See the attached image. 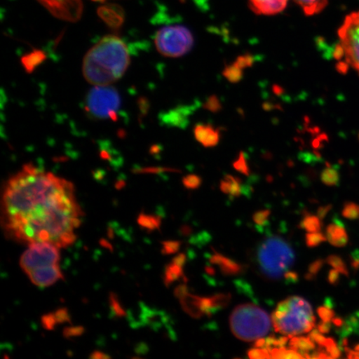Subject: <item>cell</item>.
Wrapping results in <instances>:
<instances>
[{
  "label": "cell",
  "mask_w": 359,
  "mask_h": 359,
  "mask_svg": "<svg viewBox=\"0 0 359 359\" xmlns=\"http://www.w3.org/2000/svg\"><path fill=\"white\" fill-rule=\"evenodd\" d=\"M2 205L7 236L29 245L48 241L60 248L71 245L83 217L73 184L32 165L8 180Z\"/></svg>",
  "instance_id": "6da1fadb"
},
{
  "label": "cell",
  "mask_w": 359,
  "mask_h": 359,
  "mask_svg": "<svg viewBox=\"0 0 359 359\" xmlns=\"http://www.w3.org/2000/svg\"><path fill=\"white\" fill-rule=\"evenodd\" d=\"M130 61L128 48L123 40L116 35H107L85 55L83 74L94 86H106L123 77Z\"/></svg>",
  "instance_id": "7a4b0ae2"
},
{
  "label": "cell",
  "mask_w": 359,
  "mask_h": 359,
  "mask_svg": "<svg viewBox=\"0 0 359 359\" xmlns=\"http://www.w3.org/2000/svg\"><path fill=\"white\" fill-rule=\"evenodd\" d=\"M271 318L273 330L290 338L311 333L316 323L311 304L299 296L283 300Z\"/></svg>",
  "instance_id": "3957f363"
},
{
  "label": "cell",
  "mask_w": 359,
  "mask_h": 359,
  "mask_svg": "<svg viewBox=\"0 0 359 359\" xmlns=\"http://www.w3.org/2000/svg\"><path fill=\"white\" fill-rule=\"evenodd\" d=\"M294 260L293 249L281 237H268L258 247L257 262L260 273L267 280L281 279Z\"/></svg>",
  "instance_id": "277c9868"
},
{
  "label": "cell",
  "mask_w": 359,
  "mask_h": 359,
  "mask_svg": "<svg viewBox=\"0 0 359 359\" xmlns=\"http://www.w3.org/2000/svg\"><path fill=\"white\" fill-rule=\"evenodd\" d=\"M272 318L253 304L238 305L230 317V326L237 339L251 342L266 336L271 330Z\"/></svg>",
  "instance_id": "5b68a950"
},
{
  "label": "cell",
  "mask_w": 359,
  "mask_h": 359,
  "mask_svg": "<svg viewBox=\"0 0 359 359\" xmlns=\"http://www.w3.org/2000/svg\"><path fill=\"white\" fill-rule=\"evenodd\" d=\"M194 38L189 29L182 25L163 27L157 31L155 45L163 56L179 57L191 50Z\"/></svg>",
  "instance_id": "8992f818"
},
{
  "label": "cell",
  "mask_w": 359,
  "mask_h": 359,
  "mask_svg": "<svg viewBox=\"0 0 359 359\" xmlns=\"http://www.w3.org/2000/svg\"><path fill=\"white\" fill-rule=\"evenodd\" d=\"M343 61L359 75V11L349 13L338 31Z\"/></svg>",
  "instance_id": "52a82bcc"
},
{
  "label": "cell",
  "mask_w": 359,
  "mask_h": 359,
  "mask_svg": "<svg viewBox=\"0 0 359 359\" xmlns=\"http://www.w3.org/2000/svg\"><path fill=\"white\" fill-rule=\"evenodd\" d=\"M119 93L114 88L95 86L88 94L86 109L89 114L98 119H115L120 107Z\"/></svg>",
  "instance_id": "ba28073f"
},
{
  "label": "cell",
  "mask_w": 359,
  "mask_h": 359,
  "mask_svg": "<svg viewBox=\"0 0 359 359\" xmlns=\"http://www.w3.org/2000/svg\"><path fill=\"white\" fill-rule=\"evenodd\" d=\"M60 247L51 242H34L29 244L20 258V267L26 273L34 269L55 266L60 259Z\"/></svg>",
  "instance_id": "9c48e42d"
},
{
  "label": "cell",
  "mask_w": 359,
  "mask_h": 359,
  "mask_svg": "<svg viewBox=\"0 0 359 359\" xmlns=\"http://www.w3.org/2000/svg\"><path fill=\"white\" fill-rule=\"evenodd\" d=\"M57 19L77 21L83 12L82 0H38Z\"/></svg>",
  "instance_id": "30bf717a"
},
{
  "label": "cell",
  "mask_w": 359,
  "mask_h": 359,
  "mask_svg": "<svg viewBox=\"0 0 359 359\" xmlns=\"http://www.w3.org/2000/svg\"><path fill=\"white\" fill-rule=\"evenodd\" d=\"M27 276L34 285L41 287V288L51 286L57 281L64 280V276H62L58 264L34 269V271L27 273Z\"/></svg>",
  "instance_id": "8fae6325"
},
{
  "label": "cell",
  "mask_w": 359,
  "mask_h": 359,
  "mask_svg": "<svg viewBox=\"0 0 359 359\" xmlns=\"http://www.w3.org/2000/svg\"><path fill=\"white\" fill-rule=\"evenodd\" d=\"M289 0H249L251 10L259 15H275L285 10Z\"/></svg>",
  "instance_id": "7c38bea8"
},
{
  "label": "cell",
  "mask_w": 359,
  "mask_h": 359,
  "mask_svg": "<svg viewBox=\"0 0 359 359\" xmlns=\"http://www.w3.org/2000/svg\"><path fill=\"white\" fill-rule=\"evenodd\" d=\"M209 262L212 266H218L224 276H238L244 271V266H241V264L224 257V255L217 252V251L210 255Z\"/></svg>",
  "instance_id": "4fadbf2b"
},
{
  "label": "cell",
  "mask_w": 359,
  "mask_h": 359,
  "mask_svg": "<svg viewBox=\"0 0 359 359\" xmlns=\"http://www.w3.org/2000/svg\"><path fill=\"white\" fill-rule=\"evenodd\" d=\"M196 140L205 147H214L218 145L221 139L219 130L208 124H197L194 128Z\"/></svg>",
  "instance_id": "5bb4252c"
},
{
  "label": "cell",
  "mask_w": 359,
  "mask_h": 359,
  "mask_svg": "<svg viewBox=\"0 0 359 359\" xmlns=\"http://www.w3.org/2000/svg\"><path fill=\"white\" fill-rule=\"evenodd\" d=\"M327 241L335 247H344L348 243V236L344 224L339 219H335L333 224H329L326 229Z\"/></svg>",
  "instance_id": "9a60e30c"
},
{
  "label": "cell",
  "mask_w": 359,
  "mask_h": 359,
  "mask_svg": "<svg viewBox=\"0 0 359 359\" xmlns=\"http://www.w3.org/2000/svg\"><path fill=\"white\" fill-rule=\"evenodd\" d=\"M98 15L111 28H119L124 21L123 8L116 4H107L98 10Z\"/></svg>",
  "instance_id": "2e32d148"
},
{
  "label": "cell",
  "mask_w": 359,
  "mask_h": 359,
  "mask_svg": "<svg viewBox=\"0 0 359 359\" xmlns=\"http://www.w3.org/2000/svg\"><path fill=\"white\" fill-rule=\"evenodd\" d=\"M243 187L241 180L239 177L232 176V175H226L219 183V189L231 198L239 197L243 194Z\"/></svg>",
  "instance_id": "e0dca14e"
},
{
  "label": "cell",
  "mask_w": 359,
  "mask_h": 359,
  "mask_svg": "<svg viewBox=\"0 0 359 359\" xmlns=\"http://www.w3.org/2000/svg\"><path fill=\"white\" fill-rule=\"evenodd\" d=\"M179 300L184 311L192 318H200L205 316L203 311H202L201 297L200 296L189 293Z\"/></svg>",
  "instance_id": "ac0fdd59"
},
{
  "label": "cell",
  "mask_w": 359,
  "mask_h": 359,
  "mask_svg": "<svg viewBox=\"0 0 359 359\" xmlns=\"http://www.w3.org/2000/svg\"><path fill=\"white\" fill-rule=\"evenodd\" d=\"M289 344L290 348L302 353L304 358H311L309 353L316 348V343L309 337L298 335L291 337Z\"/></svg>",
  "instance_id": "d6986e66"
},
{
  "label": "cell",
  "mask_w": 359,
  "mask_h": 359,
  "mask_svg": "<svg viewBox=\"0 0 359 359\" xmlns=\"http://www.w3.org/2000/svg\"><path fill=\"white\" fill-rule=\"evenodd\" d=\"M307 16L321 13L327 6V0H294Z\"/></svg>",
  "instance_id": "ffe728a7"
},
{
  "label": "cell",
  "mask_w": 359,
  "mask_h": 359,
  "mask_svg": "<svg viewBox=\"0 0 359 359\" xmlns=\"http://www.w3.org/2000/svg\"><path fill=\"white\" fill-rule=\"evenodd\" d=\"M46 60L45 53L40 50H34L21 58V62L25 70L31 74Z\"/></svg>",
  "instance_id": "44dd1931"
},
{
  "label": "cell",
  "mask_w": 359,
  "mask_h": 359,
  "mask_svg": "<svg viewBox=\"0 0 359 359\" xmlns=\"http://www.w3.org/2000/svg\"><path fill=\"white\" fill-rule=\"evenodd\" d=\"M184 279L187 282V278L184 276L182 267L174 263L168 264L165 269L164 283L165 285L169 287L172 283Z\"/></svg>",
  "instance_id": "7402d4cb"
},
{
  "label": "cell",
  "mask_w": 359,
  "mask_h": 359,
  "mask_svg": "<svg viewBox=\"0 0 359 359\" xmlns=\"http://www.w3.org/2000/svg\"><path fill=\"white\" fill-rule=\"evenodd\" d=\"M137 223L142 228L151 232L158 230L161 227V218L158 215L141 213L137 218Z\"/></svg>",
  "instance_id": "603a6c76"
},
{
  "label": "cell",
  "mask_w": 359,
  "mask_h": 359,
  "mask_svg": "<svg viewBox=\"0 0 359 359\" xmlns=\"http://www.w3.org/2000/svg\"><path fill=\"white\" fill-rule=\"evenodd\" d=\"M323 226L322 219L318 215L306 213L299 223V227L307 232H318Z\"/></svg>",
  "instance_id": "cb8c5ba5"
},
{
  "label": "cell",
  "mask_w": 359,
  "mask_h": 359,
  "mask_svg": "<svg viewBox=\"0 0 359 359\" xmlns=\"http://www.w3.org/2000/svg\"><path fill=\"white\" fill-rule=\"evenodd\" d=\"M223 76L229 82L237 83L241 82L242 79H243L244 69H242L241 67L238 66L234 62L233 64L224 67Z\"/></svg>",
  "instance_id": "d4e9b609"
},
{
  "label": "cell",
  "mask_w": 359,
  "mask_h": 359,
  "mask_svg": "<svg viewBox=\"0 0 359 359\" xmlns=\"http://www.w3.org/2000/svg\"><path fill=\"white\" fill-rule=\"evenodd\" d=\"M320 179L323 183L327 187L338 186L339 183V173L338 170L329 165L321 173Z\"/></svg>",
  "instance_id": "484cf974"
},
{
  "label": "cell",
  "mask_w": 359,
  "mask_h": 359,
  "mask_svg": "<svg viewBox=\"0 0 359 359\" xmlns=\"http://www.w3.org/2000/svg\"><path fill=\"white\" fill-rule=\"evenodd\" d=\"M231 294L230 293H219L210 296L212 302V316L222 309L226 308L231 302Z\"/></svg>",
  "instance_id": "4316f807"
},
{
  "label": "cell",
  "mask_w": 359,
  "mask_h": 359,
  "mask_svg": "<svg viewBox=\"0 0 359 359\" xmlns=\"http://www.w3.org/2000/svg\"><path fill=\"white\" fill-rule=\"evenodd\" d=\"M269 352L272 358H304L302 353L291 348H273Z\"/></svg>",
  "instance_id": "83f0119b"
},
{
  "label": "cell",
  "mask_w": 359,
  "mask_h": 359,
  "mask_svg": "<svg viewBox=\"0 0 359 359\" xmlns=\"http://www.w3.org/2000/svg\"><path fill=\"white\" fill-rule=\"evenodd\" d=\"M326 262L329 264L330 266L339 271L342 275L348 276L349 272L346 264L344 263L343 259L339 257V255H330V257L326 259Z\"/></svg>",
  "instance_id": "f1b7e54d"
},
{
  "label": "cell",
  "mask_w": 359,
  "mask_h": 359,
  "mask_svg": "<svg viewBox=\"0 0 359 359\" xmlns=\"http://www.w3.org/2000/svg\"><path fill=\"white\" fill-rule=\"evenodd\" d=\"M233 168H234L237 172L245 175V176H250V169L248 164V161L246 159V156L244 152H241L238 156L237 159L233 163Z\"/></svg>",
  "instance_id": "f546056e"
},
{
  "label": "cell",
  "mask_w": 359,
  "mask_h": 359,
  "mask_svg": "<svg viewBox=\"0 0 359 359\" xmlns=\"http://www.w3.org/2000/svg\"><path fill=\"white\" fill-rule=\"evenodd\" d=\"M305 240H306V245L309 247V248H313V247L324 243V242L327 241V237L320 231L309 232L308 234L305 236Z\"/></svg>",
  "instance_id": "4dcf8cb0"
},
{
  "label": "cell",
  "mask_w": 359,
  "mask_h": 359,
  "mask_svg": "<svg viewBox=\"0 0 359 359\" xmlns=\"http://www.w3.org/2000/svg\"><path fill=\"white\" fill-rule=\"evenodd\" d=\"M109 304L111 313L114 314V317L122 318L126 316V311L121 305L118 296L114 293H111L109 295Z\"/></svg>",
  "instance_id": "1f68e13d"
},
{
  "label": "cell",
  "mask_w": 359,
  "mask_h": 359,
  "mask_svg": "<svg viewBox=\"0 0 359 359\" xmlns=\"http://www.w3.org/2000/svg\"><path fill=\"white\" fill-rule=\"evenodd\" d=\"M325 263V260L322 259H318L316 262H313L308 268L306 275H305V279L309 281H312L316 279L318 273H320L323 266Z\"/></svg>",
  "instance_id": "d6a6232c"
},
{
  "label": "cell",
  "mask_w": 359,
  "mask_h": 359,
  "mask_svg": "<svg viewBox=\"0 0 359 359\" xmlns=\"http://www.w3.org/2000/svg\"><path fill=\"white\" fill-rule=\"evenodd\" d=\"M342 215L348 219H359V205L353 202H346L344 205Z\"/></svg>",
  "instance_id": "836d02e7"
},
{
  "label": "cell",
  "mask_w": 359,
  "mask_h": 359,
  "mask_svg": "<svg viewBox=\"0 0 359 359\" xmlns=\"http://www.w3.org/2000/svg\"><path fill=\"white\" fill-rule=\"evenodd\" d=\"M271 212L269 210H260L253 215V221L257 227H266Z\"/></svg>",
  "instance_id": "e575fe53"
},
{
  "label": "cell",
  "mask_w": 359,
  "mask_h": 359,
  "mask_svg": "<svg viewBox=\"0 0 359 359\" xmlns=\"http://www.w3.org/2000/svg\"><path fill=\"white\" fill-rule=\"evenodd\" d=\"M182 183L187 189L196 190L201 186L202 179L197 175L191 174L183 178Z\"/></svg>",
  "instance_id": "d590c367"
},
{
  "label": "cell",
  "mask_w": 359,
  "mask_h": 359,
  "mask_svg": "<svg viewBox=\"0 0 359 359\" xmlns=\"http://www.w3.org/2000/svg\"><path fill=\"white\" fill-rule=\"evenodd\" d=\"M204 109L209 111L214 112V114H217V112L219 111L222 109V105L221 101H219V97L215 95H212L208 97V100L204 103Z\"/></svg>",
  "instance_id": "8d00e7d4"
},
{
  "label": "cell",
  "mask_w": 359,
  "mask_h": 359,
  "mask_svg": "<svg viewBox=\"0 0 359 359\" xmlns=\"http://www.w3.org/2000/svg\"><path fill=\"white\" fill-rule=\"evenodd\" d=\"M324 348L331 358H339L341 356V348L338 346L334 339L327 338Z\"/></svg>",
  "instance_id": "74e56055"
},
{
  "label": "cell",
  "mask_w": 359,
  "mask_h": 359,
  "mask_svg": "<svg viewBox=\"0 0 359 359\" xmlns=\"http://www.w3.org/2000/svg\"><path fill=\"white\" fill-rule=\"evenodd\" d=\"M181 242L177 241H163L161 252L167 255L176 254L178 252L180 248H181Z\"/></svg>",
  "instance_id": "f35d334b"
},
{
  "label": "cell",
  "mask_w": 359,
  "mask_h": 359,
  "mask_svg": "<svg viewBox=\"0 0 359 359\" xmlns=\"http://www.w3.org/2000/svg\"><path fill=\"white\" fill-rule=\"evenodd\" d=\"M317 313L318 316H320L322 321L331 322L335 317V313L333 311V309L325 306V305H323V306L318 307L317 309Z\"/></svg>",
  "instance_id": "ab89813d"
},
{
  "label": "cell",
  "mask_w": 359,
  "mask_h": 359,
  "mask_svg": "<svg viewBox=\"0 0 359 359\" xmlns=\"http://www.w3.org/2000/svg\"><path fill=\"white\" fill-rule=\"evenodd\" d=\"M248 357L251 359L272 358L269 350L255 347L249 350Z\"/></svg>",
  "instance_id": "60d3db41"
},
{
  "label": "cell",
  "mask_w": 359,
  "mask_h": 359,
  "mask_svg": "<svg viewBox=\"0 0 359 359\" xmlns=\"http://www.w3.org/2000/svg\"><path fill=\"white\" fill-rule=\"evenodd\" d=\"M41 323L44 329L47 330H55V326L57 325L55 313H53L45 314L41 318Z\"/></svg>",
  "instance_id": "b9f144b4"
},
{
  "label": "cell",
  "mask_w": 359,
  "mask_h": 359,
  "mask_svg": "<svg viewBox=\"0 0 359 359\" xmlns=\"http://www.w3.org/2000/svg\"><path fill=\"white\" fill-rule=\"evenodd\" d=\"M84 333V327L82 326L67 327L64 330V336L66 339L74 338Z\"/></svg>",
  "instance_id": "7bdbcfd3"
},
{
  "label": "cell",
  "mask_w": 359,
  "mask_h": 359,
  "mask_svg": "<svg viewBox=\"0 0 359 359\" xmlns=\"http://www.w3.org/2000/svg\"><path fill=\"white\" fill-rule=\"evenodd\" d=\"M314 343L318 345L320 348H325L327 339L320 331L317 330H313L311 331V334L309 335Z\"/></svg>",
  "instance_id": "ee69618b"
},
{
  "label": "cell",
  "mask_w": 359,
  "mask_h": 359,
  "mask_svg": "<svg viewBox=\"0 0 359 359\" xmlns=\"http://www.w3.org/2000/svg\"><path fill=\"white\" fill-rule=\"evenodd\" d=\"M236 64L240 66L242 69H246V67H252L254 64V57L251 55H244L237 57Z\"/></svg>",
  "instance_id": "f6af8a7d"
},
{
  "label": "cell",
  "mask_w": 359,
  "mask_h": 359,
  "mask_svg": "<svg viewBox=\"0 0 359 359\" xmlns=\"http://www.w3.org/2000/svg\"><path fill=\"white\" fill-rule=\"evenodd\" d=\"M235 285L240 293L245 294L249 296V297H252L254 295L252 288H251V286L247 284L246 282L243 280H236L235 281Z\"/></svg>",
  "instance_id": "bcb514c9"
},
{
  "label": "cell",
  "mask_w": 359,
  "mask_h": 359,
  "mask_svg": "<svg viewBox=\"0 0 359 359\" xmlns=\"http://www.w3.org/2000/svg\"><path fill=\"white\" fill-rule=\"evenodd\" d=\"M55 316L57 324H65V323H70V316L69 311L65 308L57 309L55 313Z\"/></svg>",
  "instance_id": "7dc6e473"
},
{
  "label": "cell",
  "mask_w": 359,
  "mask_h": 359,
  "mask_svg": "<svg viewBox=\"0 0 359 359\" xmlns=\"http://www.w3.org/2000/svg\"><path fill=\"white\" fill-rule=\"evenodd\" d=\"M212 240V236L208 232H202L200 235L193 238L192 243L197 245H203L208 244Z\"/></svg>",
  "instance_id": "c3c4849f"
},
{
  "label": "cell",
  "mask_w": 359,
  "mask_h": 359,
  "mask_svg": "<svg viewBox=\"0 0 359 359\" xmlns=\"http://www.w3.org/2000/svg\"><path fill=\"white\" fill-rule=\"evenodd\" d=\"M283 277H284L285 284L287 285H294L299 280L298 273H296L295 271H286Z\"/></svg>",
  "instance_id": "681fc988"
},
{
  "label": "cell",
  "mask_w": 359,
  "mask_h": 359,
  "mask_svg": "<svg viewBox=\"0 0 359 359\" xmlns=\"http://www.w3.org/2000/svg\"><path fill=\"white\" fill-rule=\"evenodd\" d=\"M340 272L337 271V269H331L329 272V275H327V281H329L330 284L332 285H338V283L340 280Z\"/></svg>",
  "instance_id": "f907efd6"
},
{
  "label": "cell",
  "mask_w": 359,
  "mask_h": 359,
  "mask_svg": "<svg viewBox=\"0 0 359 359\" xmlns=\"http://www.w3.org/2000/svg\"><path fill=\"white\" fill-rule=\"evenodd\" d=\"M189 290H188V287L186 284H183L177 287L175 289L174 294L178 299H181L186 296L187 294H189Z\"/></svg>",
  "instance_id": "816d5d0a"
},
{
  "label": "cell",
  "mask_w": 359,
  "mask_h": 359,
  "mask_svg": "<svg viewBox=\"0 0 359 359\" xmlns=\"http://www.w3.org/2000/svg\"><path fill=\"white\" fill-rule=\"evenodd\" d=\"M350 264L354 271H359V250L353 251L350 255Z\"/></svg>",
  "instance_id": "f5cc1de1"
},
{
  "label": "cell",
  "mask_w": 359,
  "mask_h": 359,
  "mask_svg": "<svg viewBox=\"0 0 359 359\" xmlns=\"http://www.w3.org/2000/svg\"><path fill=\"white\" fill-rule=\"evenodd\" d=\"M332 208H333V205H327L320 206L317 210V215L320 217L322 221L326 217V215L331 212Z\"/></svg>",
  "instance_id": "db71d44e"
},
{
  "label": "cell",
  "mask_w": 359,
  "mask_h": 359,
  "mask_svg": "<svg viewBox=\"0 0 359 359\" xmlns=\"http://www.w3.org/2000/svg\"><path fill=\"white\" fill-rule=\"evenodd\" d=\"M318 330L320 332L323 334H327L330 333L332 330V325L330 322L322 321L318 324Z\"/></svg>",
  "instance_id": "11a10c76"
},
{
  "label": "cell",
  "mask_w": 359,
  "mask_h": 359,
  "mask_svg": "<svg viewBox=\"0 0 359 359\" xmlns=\"http://www.w3.org/2000/svg\"><path fill=\"white\" fill-rule=\"evenodd\" d=\"M187 255L185 254L181 253L178 254L176 257H174L172 262L183 268L187 263Z\"/></svg>",
  "instance_id": "9f6ffc18"
},
{
  "label": "cell",
  "mask_w": 359,
  "mask_h": 359,
  "mask_svg": "<svg viewBox=\"0 0 359 359\" xmlns=\"http://www.w3.org/2000/svg\"><path fill=\"white\" fill-rule=\"evenodd\" d=\"M111 357L109 355H107V354L100 352V351H94L91 355H90V358L92 359H102V358H110Z\"/></svg>",
  "instance_id": "6f0895ef"
},
{
  "label": "cell",
  "mask_w": 359,
  "mask_h": 359,
  "mask_svg": "<svg viewBox=\"0 0 359 359\" xmlns=\"http://www.w3.org/2000/svg\"><path fill=\"white\" fill-rule=\"evenodd\" d=\"M332 322H333V325L336 327H338V329H340V327H342L343 325H344L345 320H344V318H342L334 317V320H332Z\"/></svg>",
  "instance_id": "680465c9"
},
{
  "label": "cell",
  "mask_w": 359,
  "mask_h": 359,
  "mask_svg": "<svg viewBox=\"0 0 359 359\" xmlns=\"http://www.w3.org/2000/svg\"><path fill=\"white\" fill-rule=\"evenodd\" d=\"M192 230L190 226H184L181 228V233L183 236H190L191 234Z\"/></svg>",
  "instance_id": "91938a15"
},
{
  "label": "cell",
  "mask_w": 359,
  "mask_h": 359,
  "mask_svg": "<svg viewBox=\"0 0 359 359\" xmlns=\"http://www.w3.org/2000/svg\"><path fill=\"white\" fill-rule=\"evenodd\" d=\"M100 245L107 250H109L111 251L114 250V248H112V245L110 244V242L107 241L105 239L100 240Z\"/></svg>",
  "instance_id": "94428289"
},
{
  "label": "cell",
  "mask_w": 359,
  "mask_h": 359,
  "mask_svg": "<svg viewBox=\"0 0 359 359\" xmlns=\"http://www.w3.org/2000/svg\"><path fill=\"white\" fill-rule=\"evenodd\" d=\"M205 271L210 276H214L215 273V269H214V266H212V264H210V266H206Z\"/></svg>",
  "instance_id": "6125c7cd"
},
{
  "label": "cell",
  "mask_w": 359,
  "mask_h": 359,
  "mask_svg": "<svg viewBox=\"0 0 359 359\" xmlns=\"http://www.w3.org/2000/svg\"><path fill=\"white\" fill-rule=\"evenodd\" d=\"M325 306L333 309L334 308V300L330 298H327L325 299Z\"/></svg>",
  "instance_id": "be15d7a7"
},
{
  "label": "cell",
  "mask_w": 359,
  "mask_h": 359,
  "mask_svg": "<svg viewBox=\"0 0 359 359\" xmlns=\"http://www.w3.org/2000/svg\"><path fill=\"white\" fill-rule=\"evenodd\" d=\"M353 350H355V351L359 352V344H356L355 346H354Z\"/></svg>",
  "instance_id": "e7e4bbea"
},
{
  "label": "cell",
  "mask_w": 359,
  "mask_h": 359,
  "mask_svg": "<svg viewBox=\"0 0 359 359\" xmlns=\"http://www.w3.org/2000/svg\"><path fill=\"white\" fill-rule=\"evenodd\" d=\"M93 1H95V2H103V1H105V0H93Z\"/></svg>",
  "instance_id": "03108f58"
}]
</instances>
